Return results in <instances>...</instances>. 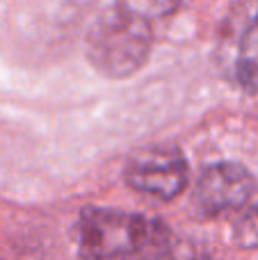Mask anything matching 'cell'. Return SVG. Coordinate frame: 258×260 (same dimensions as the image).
I'll return each mask as SVG.
<instances>
[{"mask_svg":"<svg viewBox=\"0 0 258 260\" xmlns=\"http://www.w3.org/2000/svg\"><path fill=\"white\" fill-rule=\"evenodd\" d=\"M160 233L163 229L146 217L108 208H87L78 221L82 260H135Z\"/></svg>","mask_w":258,"mask_h":260,"instance_id":"cell-1","label":"cell"},{"mask_svg":"<svg viewBox=\"0 0 258 260\" xmlns=\"http://www.w3.org/2000/svg\"><path fill=\"white\" fill-rule=\"evenodd\" d=\"M153 35L149 21L123 12H105L87 37V57L105 78H128L149 59Z\"/></svg>","mask_w":258,"mask_h":260,"instance_id":"cell-2","label":"cell"},{"mask_svg":"<svg viewBox=\"0 0 258 260\" xmlns=\"http://www.w3.org/2000/svg\"><path fill=\"white\" fill-rule=\"evenodd\" d=\"M256 192V180L238 162H217L204 169L195 189V206L201 215H222L240 210Z\"/></svg>","mask_w":258,"mask_h":260,"instance_id":"cell-3","label":"cell"},{"mask_svg":"<svg viewBox=\"0 0 258 260\" xmlns=\"http://www.w3.org/2000/svg\"><path fill=\"white\" fill-rule=\"evenodd\" d=\"M126 183L137 192L169 201L185 187L187 162L176 148H149L128 162Z\"/></svg>","mask_w":258,"mask_h":260,"instance_id":"cell-4","label":"cell"},{"mask_svg":"<svg viewBox=\"0 0 258 260\" xmlns=\"http://www.w3.org/2000/svg\"><path fill=\"white\" fill-rule=\"evenodd\" d=\"M236 76L247 91L258 94V12L242 35L236 59Z\"/></svg>","mask_w":258,"mask_h":260,"instance_id":"cell-5","label":"cell"},{"mask_svg":"<svg viewBox=\"0 0 258 260\" xmlns=\"http://www.w3.org/2000/svg\"><path fill=\"white\" fill-rule=\"evenodd\" d=\"M190 3L192 0H119V7H121L123 12L133 14V16L151 21V18L172 16V14L181 12V9Z\"/></svg>","mask_w":258,"mask_h":260,"instance_id":"cell-6","label":"cell"},{"mask_svg":"<svg viewBox=\"0 0 258 260\" xmlns=\"http://www.w3.org/2000/svg\"><path fill=\"white\" fill-rule=\"evenodd\" d=\"M238 240L245 247H258V210L249 212L238 226Z\"/></svg>","mask_w":258,"mask_h":260,"instance_id":"cell-7","label":"cell"},{"mask_svg":"<svg viewBox=\"0 0 258 260\" xmlns=\"http://www.w3.org/2000/svg\"><path fill=\"white\" fill-rule=\"evenodd\" d=\"M158 260H201V258L197 256L192 249L181 247V249H172V251H167L165 256H160Z\"/></svg>","mask_w":258,"mask_h":260,"instance_id":"cell-8","label":"cell"}]
</instances>
